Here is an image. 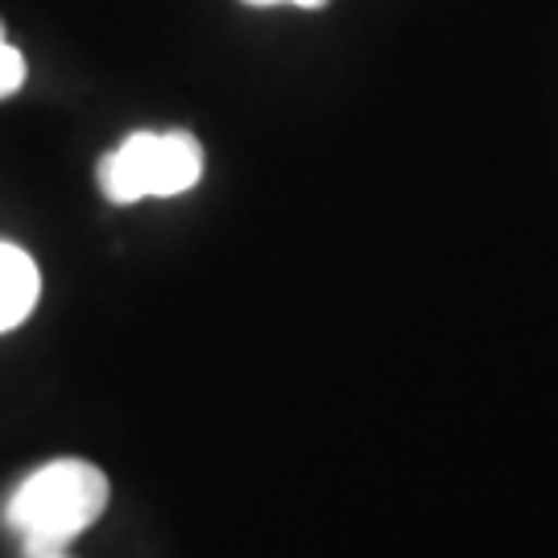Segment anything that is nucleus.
Here are the masks:
<instances>
[{"label": "nucleus", "instance_id": "obj_1", "mask_svg": "<svg viewBox=\"0 0 558 558\" xmlns=\"http://www.w3.org/2000/svg\"><path fill=\"white\" fill-rule=\"evenodd\" d=\"M108 505V476L87 459H54L17 484L4 505V525L29 558L62 555Z\"/></svg>", "mask_w": 558, "mask_h": 558}, {"label": "nucleus", "instance_id": "obj_6", "mask_svg": "<svg viewBox=\"0 0 558 558\" xmlns=\"http://www.w3.org/2000/svg\"><path fill=\"white\" fill-rule=\"evenodd\" d=\"M50 558H62V555H50Z\"/></svg>", "mask_w": 558, "mask_h": 558}, {"label": "nucleus", "instance_id": "obj_4", "mask_svg": "<svg viewBox=\"0 0 558 558\" xmlns=\"http://www.w3.org/2000/svg\"><path fill=\"white\" fill-rule=\"evenodd\" d=\"M21 83H25V59H21L17 50L9 46V38H4V29H0V96L17 92Z\"/></svg>", "mask_w": 558, "mask_h": 558}, {"label": "nucleus", "instance_id": "obj_5", "mask_svg": "<svg viewBox=\"0 0 558 558\" xmlns=\"http://www.w3.org/2000/svg\"><path fill=\"white\" fill-rule=\"evenodd\" d=\"M248 4H299V9H319L327 0H248Z\"/></svg>", "mask_w": 558, "mask_h": 558}, {"label": "nucleus", "instance_id": "obj_2", "mask_svg": "<svg viewBox=\"0 0 558 558\" xmlns=\"http://www.w3.org/2000/svg\"><path fill=\"white\" fill-rule=\"evenodd\" d=\"M203 179V149L191 133H133L100 161V186L112 203L170 199Z\"/></svg>", "mask_w": 558, "mask_h": 558}, {"label": "nucleus", "instance_id": "obj_3", "mask_svg": "<svg viewBox=\"0 0 558 558\" xmlns=\"http://www.w3.org/2000/svg\"><path fill=\"white\" fill-rule=\"evenodd\" d=\"M38 290L41 278L34 257L0 240V331H13L17 323L29 319V311L38 306Z\"/></svg>", "mask_w": 558, "mask_h": 558}]
</instances>
